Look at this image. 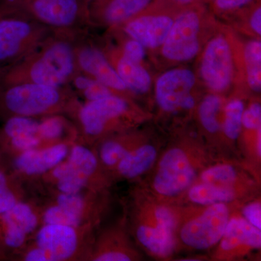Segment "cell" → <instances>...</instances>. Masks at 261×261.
<instances>
[{"mask_svg":"<svg viewBox=\"0 0 261 261\" xmlns=\"http://www.w3.org/2000/svg\"><path fill=\"white\" fill-rule=\"evenodd\" d=\"M250 27L257 35H261V8H257L252 13L250 22Z\"/></svg>","mask_w":261,"mask_h":261,"instance_id":"b9f144b4","label":"cell"},{"mask_svg":"<svg viewBox=\"0 0 261 261\" xmlns=\"http://www.w3.org/2000/svg\"><path fill=\"white\" fill-rule=\"evenodd\" d=\"M56 203L88 221L89 212L91 211L90 203L89 197L83 192L75 194L58 193Z\"/></svg>","mask_w":261,"mask_h":261,"instance_id":"f546056e","label":"cell"},{"mask_svg":"<svg viewBox=\"0 0 261 261\" xmlns=\"http://www.w3.org/2000/svg\"><path fill=\"white\" fill-rule=\"evenodd\" d=\"M195 178V169L186 153L181 149L173 148L163 156L153 187L158 193L171 197L187 190Z\"/></svg>","mask_w":261,"mask_h":261,"instance_id":"8fae6325","label":"cell"},{"mask_svg":"<svg viewBox=\"0 0 261 261\" xmlns=\"http://www.w3.org/2000/svg\"><path fill=\"white\" fill-rule=\"evenodd\" d=\"M4 242L5 245L10 248H19L23 246L28 239L27 234L21 228L14 225L4 224Z\"/></svg>","mask_w":261,"mask_h":261,"instance_id":"d590c367","label":"cell"},{"mask_svg":"<svg viewBox=\"0 0 261 261\" xmlns=\"http://www.w3.org/2000/svg\"><path fill=\"white\" fill-rule=\"evenodd\" d=\"M102 51L108 61L114 67L128 92L142 94L149 90L152 80L149 72L145 69L142 63L128 59L122 55L119 49L113 53H108L103 49Z\"/></svg>","mask_w":261,"mask_h":261,"instance_id":"2e32d148","label":"cell"},{"mask_svg":"<svg viewBox=\"0 0 261 261\" xmlns=\"http://www.w3.org/2000/svg\"><path fill=\"white\" fill-rule=\"evenodd\" d=\"M150 0H90L89 25L119 27L137 16Z\"/></svg>","mask_w":261,"mask_h":261,"instance_id":"4fadbf2b","label":"cell"},{"mask_svg":"<svg viewBox=\"0 0 261 261\" xmlns=\"http://www.w3.org/2000/svg\"><path fill=\"white\" fill-rule=\"evenodd\" d=\"M88 31V28L81 29L75 34L73 47L79 71L105 84L118 94L129 92L104 51L89 38Z\"/></svg>","mask_w":261,"mask_h":261,"instance_id":"8992f818","label":"cell"},{"mask_svg":"<svg viewBox=\"0 0 261 261\" xmlns=\"http://www.w3.org/2000/svg\"><path fill=\"white\" fill-rule=\"evenodd\" d=\"M260 128H259L257 129V154H258L259 156H260L261 154V135H260Z\"/></svg>","mask_w":261,"mask_h":261,"instance_id":"f6af8a7d","label":"cell"},{"mask_svg":"<svg viewBox=\"0 0 261 261\" xmlns=\"http://www.w3.org/2000/svg\"><path fill=\"white\" fill-rule=\"evenodd\" d=\"M89 1L90 0H78L79 3H80L81 8H82V11H83V13L84 16H85L86 19H87V21L89 23V14H88V10H89Z\"/></svg>","mask_w":261,"mask_h":261,"instance_id":"ee69618b","label":"cell"},{"mask_svg":"<svg viewBox=\"0 0 261 261\" xmlns=\"http://www.w3.org/2000/svg\"><path fill=\"white\" fill-rule=\"evenodd\" d=\"M245 219L259 229H261V206L260 202H252L243 209Z\"/></svg>","mask_w":261,"mask_h":261,"instance_id":"74e56055","label":"cell"},{"mask_svg":"<svg viewBox=\"0 0 261 261\" xmlns=\"http://www.w3.org/2000/svg\"><path fill=\"white\" fill-rule=\"evenodd\" d=\"M127 36V35H126ZM121 44V51L122 55L132 61L142 63L145 57V48L140 42L128 37Z\"/></svg>","mask_w":261,"mask_h":261,"instance_id":"e575fe53","label":"cell"},{"mask_svg":"<svg viewBox=\"0 0 261 261\" xmlns=\"http://www.w3.org/2000/svg\"><path fill=\"white\" fill-rule=\"evenodd\" d=\"M244 110V103L240 99L230 101L225 108L224 129L225 135L231 140H236L240 135Z\"/></svg>","mask_w":261,"mask_h":261,"instance_id":"83f0119b","label":"cell"},{"mask_svg":"<svg viewBox=\"0 0 261 261\" xmlns=\"http://www.w3.org/2000/svg\"><path fill=\"white\" fill-rule=\"evenodd\" d=\"M87 226L43 224L36 234L34 245L47 252L49 261L74 260L82 254L84 231Z\"/></svg>","mask_w":261,"mask_h":261,"instance_id":"ba28073f","label":"cell"},{"mask_svg":"<svg viewBox=\"0 0 261 261\" xmlns=\"http://www.w3.org/2000/svg\"><path fill=\"white\" fill-rule=\"evenodd\" d=\"M37 135L44 146L55 145L64 142H73L72 139L78 137V130L73 123H70L63 114H55L42 117L39 120Z\"/></svg>","mask_w":261,"mask_h":261,"instance_id":"d6986e66","label":"cell"},{"mask_svg":"<svg viewBox=\"0 0 261 261\" xmlns=\"http://www.w3.org/2000/svg\"><path fill=\"white\" fill-rule=\"evenodd\" d=\"M92 178L82 173H75L56 182L57 190L59 193L75 194L82 192L89 186Z\"/></svg>","mask_w":261,"mask_h":261,"instance_id":"d6a6232c","label":"cell"},{"mask_svg":"<svg viewBox=\"0 0 261 261\" xmlns=\"http://www.w3.org/2000/svg\"><path fill=\"white\" fill-rule=\"evenodd\" d=\"M10 190L8 187V178L5 176L4 173L0 171V192L6 191Z\"/></svg>","mask_w":261,"mask_h":261,"instance_id":"7bdbcfd3","label":"cell"},{"mask_svg":"<svg viewBox=\"0 0 261 261\" xmlns=\"http://www.w3.org/2000/svg\"><path fill=\"white\" fill-rule=\"evenodd\" d=\"M200 74L214 92H223L229 87L233 78L232 53L224 36L213 38L206 46L201 61Z\"/></svg>","mask_w":261,"mask_h":261,"instance_id":"30bf717a","label":"cell"},{"mask_svg":"<svg viewBox=\"0 0 261 261\" xmlns=\"http://www.w3.org/2000/svg\"><path fill=\"white\" fill-rule=\"evenodd\" d=\"M68 85L77 97L80 96L85 102L97 100L113 94L119 95L107 86L81 72H78L73 76Z\"/></svg>","mask_w":261,"mask_h":261,"instance_id":"603a6c76","label":"cell"},{"mask_svg":"<svg viewBox=\"0 0 261 261\" xmlns=\"http://www.w3.org/2000/svg\"><path fill=\"white\" fill-rule=\"evenodd\" d=\"M247 80L249 87L253 92L261 90V42L252 40L247 42L244 51Z\"/></svg>","mask_w":261,"mask_h":261,"instance_id":"cb8c5ba5","label":"cell"},{"mask_svg":"<svg viewBox=\"0 0 261 261\" xmlns=\"http://www.w3.org/2000/svg\"><path fill=\"white\" fill-rule=\"evenodd\" d=\"M41 221L43 224H63L73 227L88 226L87 221L82 216L56 203L49 206L42 213Z\"/></svg>","mask_w":261,"mask_h":261,"instance_id":"484cf974","label":"cell"},{"mask_svg":"<svg viewBox=\"0 0 261 261\" xmlns=\"http://www.w3.org/2000/svg\"><path fill=\"white\" fill-rule=\"evenodd\" d=\"M54 30L20 15L0 18V73L36 50Z\"/></svg>","mask_w":261,"mask_h":261,"instance_id":"3957f363","label":"cell"},{"mask_svg":"<svg viewBox=\"0 0 261 261\" xmlns=\"http://www.w3.org/2000/svg\"><path fill=\"white\" fill-rule=\"evenodd\" d=\"M79 173L92 178L98 167L95 154L82 144H72L66 158Z\"/></svg>","mask_w":261,"mask_h":261,"instance_id":"d4e9b609","label":"cell"},{"mask_svg":"<svg viewBox=\"0 0 261 261\" xmlns=\"http://www.w3.org/2000/svg\"><path fill=\"white\" fill-rule=\"evenodd\" d=\"M178 1L181 3H189L192 1V0H178Z\"/></svg>","mask_w":261,"mask_h":261,"instance_id":"bcb514c9","label":"cell"},{"mask_svg":"<svg viewBox=\"0 0 261 261\" xmlns=\"http://www.w3.org/2000/svg\"><path fill=\"white\" fill-rule=\"evenodd\" d=\"M221 99L215 94H209L204 98L199 107V117L202 126L210 133L219 129L218 113L221 108Z\"/></svg>","mask_w":261,"mask_h":261,"instance_id":"4316f807","label":"cell"},{"mask_svg":"<svg viewBox=\"0 0 261 261\" xmlns=\"http://www.w3.org/2000/svg\"><path fill=\"white\" fill-rule=\"evenodd\" d=\"M19 201L17 195L10 190L0 192V215L8 212Z\"/></svg>","mask_w":261,"mask_h":261,"instance_id":"f35d334b","label":"cell"},{"mask_svg":"<svg viewBox=\"0 0 261 261\" xmlns=\"http://www.w3.org/2000/svg\"><path fill=\"white\" fill-rule=\"evenodd\" d=\"M23 260L49 261V257L44 250L34 245L24 252Z\"/></svg>","mask_w":261,"mask_h":261,"instance_id":"ab89813d","label":"cell"},{"mask_svg":"<svg viewBox=\"0 0 261 261\" xmlns=\"http://www.w3.org/2000/svg\"><path fill=\"white\" fill-rule=\"evenodd\" d=\"M72 144L73 142H61L20 152L15 167L25 176H42L66 159Z\"/></svg>","mask_w":261,"mask_h":261,"instance_id":"9a60e30c","label":"cell"},{"mask_svg":"<svg viewBox=\"0 0 261 261\" xmlns=\"http://www.w3.org/2000/svg\"><path fill=\"white\" fill-rule=\"evenodd\" d=\"M79 102L78 97L69 85L54 87L32 83L0 85V112L8 118L69 115Z\"/></svg>","mask_w":261,"mask_h":261,"instance_id":"7a4b0ae2","label":"cell"},{"mask_svg":"<svg viewBox=\"0 0 261 261\" xmlns=\"http://www.w3.org/2000/svg\"><path fill=\"white\" fill-rule=\"evenodd\" d=\"M252 0H216V4L220 9L229 10L243 7Z\"/></svg>","mask_w":261,"mask_h":261,"instance_id":"60d3db41","label":"cell"},{"mask_svg":"<svg viewBox=\"0 0 261 261\" xmlns=\"http://www.w3.org/2000/svg\"><path fill=\"white\" fill-rule=\"evenodd\" d=\"M5 15L4 13H3V12L0 10V18H3V17H5Z\"/></svg>","mask_w":261,"mask_h":261,"instance_id":"7dc6e473","label":"cell"},{"mask_svg":"<svg viewBox=\"0 0 261 261\" xmlns=\"http://www.w3.org/2000/svg\"><path fill=\"white\" fill-rule=\"evenodd\" d=\"M174 228L156 221L155 226L141 225L137 230L140 243L147 250L161 257L171 255L175 247Z\"/></svg>","mask_w":261,"mask_h":261,"instance_id":"ac0fdd59","label":"cell"},{"mask_svg":"<svg viewBox=\"0 0 261 261\" xmlns=\"http://www.w3.org/2000/svg\"><path fill=\"white\" fill-rule=\"evenodd\" d=\"M242 124L250 130H257L260 128L261 106L259 103H252L247 110H244Z\"/></svg>","mask_w":261,"mask_h":261,"instance_id":"8d00e7d4","label":"cell"},{"mask_svg":"<svg viewBox=\"0 0 261 261\" xmlns=\"http://www.w3.org/2000/svg\"><path fill=\"white\" fill-rule=\"evenodd\" d=\"M237 171L233 166L227 164L217 165L207 168L201 174V180L204 183L212 185H228L235 181Z\"/></svg>","mask_w":261,"mask_h":261,"instance_id":"4dcf8cb0","label":"cell"},{"mask_svg":"<svg viewBox=\"0 0 261 261\" xmlns=\"http://www.w3.org/2000/svg\"><path fill=\"white\" fill-rule=\"evenodd\" d=\"M200 20L195 12L182 13L173 20L172 27L162 45L163 56L175 62L193 59L200 51Z\"/></svg>","mask_w":261,"mask_h":261,"instance_id":"9c48e42d","label":"cell"},{"mask_svg":"<svg viewBox=\"0 0 261 261\" xmlns=\"http://www.w3.org/2000/svg\"><path fill=\"white\" fill-rule=\"evenodd\" d=\"M2 220L3 224L14 225L29 236L37 229L41 218L33 206L19 201L10 211L2 215Z\"/></svg>","mask_w":261,"mask_h":261,"instance_id":"7402d4cb","label":"cell"},{"mask_svg":"<svg viewBox=\"0 0 261 261\" xmlns=\"http://www.w3.org/2000/svg\"><path fill=\"white\" fill-rule=\"evenodd\" d=\"M129 151L121 140H109L101 145L99 157L106 166L114 167Z\"/></svg>","mask_w":261,"mask_h":261,"instance_id":"1f68e13d","label":"cell"},{"mask_svg":"<svg viewBox=\"0 0 261 261\" xmlns=\"http://www.w3.org/2000/svg\"><path fill=\"white\" fill-rule=\"evenodd\" d=\"M195 75L187 68H175L163 73L155 84V97L159 107L166 112L181 109L185 98L191 94Z\"/></svg>","mask_w":261,"mask_h":261,"instance_id":"7c38bea8","label":"cell"},{"mask_svg":"<svg viewBox=\"0 0 261 261\" xmlns=\"http://www.w3.org/2000/svg\"><path fill=\"white\" fill-rule=\"evenodd\" d=\"M129 112L126 98L113 94L97 100L80 101L68 116L74 120L78 135L83 139L95 140L116 128Z\"/></svg>","mask_w":261,"mask_h":261,"instance_id":"5b68a950","label":"cell"},{"mask_svg":"<svg viewBox=\"0 0 261 261\" xmlns=\"http://www.w3.org/2000/svg\"><path fill=\"white\" fill-rule=\"evenodd\" d=\"M80 29H55L36 50L0 73V85L20 83L54 87L68 85L80 72L73 47L75 34Z\"/></svg>","mask_w":261,"mask_h":261,"instance_id":"6da1fadb","label":"cell"},{"mask_svg":"<svg viewBox=\"0 0 261 261\" xmlns=\"http://www.w3.org/2000/svg\"><path fill=\"white\" fill-rule=\"evenodd\" d=\"M39 120L36 118L12 116L8 118L3 126V132L9 139L18 136L37 134Z\"/></svg>","mask_w":261,"mask_h":261,"instance_id":"f1b7e54d","label":"cell"},{"mask_svg":"<svg viewBox=\"0 0 261 261\" xmlns=\"http://www.w3.org/2000/svg\"><path fill=\"white\" fill-rule=\"evenodd\" d=\"M173 23L166 15L134 17L119 25L126 35L149 49L162 47Z\"/></svg>","mask_w":261,"mask_h":261,"instance_id":"5bb4252c","label":"cell"},{"mask_svg":"<svg viewBox=\"0 0 261 261\" xmlns=\"http://www.w3.org/2000/svg\"><path fill=\"white\" fill-rule=\"evenodd\" d=\"M189 198L195 203L211 205L231 202L235 197V192L228 187L212 184L202 183L190 189Z\"/></svg>","mask_w":261,"mask_h":261,"instance_id":"44dd1931","label":"cell"},{"mask_svg":"<svg viewBox=\"0 0 261 261\" xmlns=\"http://www.w3.org/2000/svg\"><path fill=\"white\" fill-rule=\"evenodd\" d=\"M5 15L25 17L53 29L89 28L78 0H0Z\"/></svg>","mask_w":261,"mask_h":261,"instance_id":"277c9868","label":"cell"},{"mask_svg":"<svg viewBox=\"0 0 261 261\" xmlns=\"http://www.w3.org/2000/svg\"><path fill=\"white\" fill-rule=\"evenodd\" d=\"M9 141L13 148L18 151L19 153L30 150V149L46 147L37 134L18 136V137L9 139Z\"/></svg>","mask_w":261,"mask_h":261,"instance_id":"836d02e7","label":"cell"},{"mask_svg":"<svg viewBox=\"0 0 261 261\" xmlns=\"http://www.w3.org/2000/svg\"><path fill=\"white\" fill-rule=\"evenodd\" d=\"M157 152L153 146L145 145L130 150L117 165L118 173L123 177L140 176L153 164Z\"/></svg>","mask_w":261,"mask_h":261,"instance_id":"ffe728a7","label":"cell"},{"mask_svg":"<svg viewBox=\"0 0 261 261\" xmlns=\"http://www.w3.org/2000/svg\"><path fill=\"white\" fill-rule=\"evenodd\" d=\"M228 221L229 211L225 203L211 205L182 227V242L197 250L210 248L221 241Z\"/></svg>","mask_w":261,"mask_h":261,"instance_id":"52a82bcc","label":"cell"},{"mask_svg":"<svg viewBox=\"0 0 261 261\" xmlns=\"http://www.w3.org/2000/svg\"><path fill=\"white\" fill-rule=\"evenodd\" d=\"M221 241V247L225 251L234 250L242 245L258 249L261 246L260 229L246 219L233 218L228 221Z\"/></svg>","mask_w":261,"mask_h":261,"instance_id":"e0dca14e","label":"cell"}]
</instances>
